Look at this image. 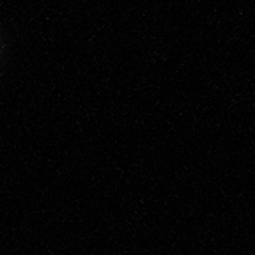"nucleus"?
<instances>
[{
	"instance_id": "f257e3e1",
	"label": "nucleus",
	"mask_w": 255,
	"mask_h": 255,
	"mask_svg": "<svg viewBox=\"0 0 255 255\" xmlns=\"http://www.w3.org/2000/svg\"><path fill=\"white\" fill-rule=\"evenodd\" d=\"M0 52H2V39H0Z\"/></svg>"
}]
</instances>
